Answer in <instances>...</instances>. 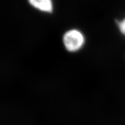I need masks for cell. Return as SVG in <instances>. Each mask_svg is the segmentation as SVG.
Returning a JSON list of instances; mask_svg holds the SVG:
<instances>
[{"label":"cell","mask_w":125,"mask_h":125,"mask_svg":"<svg viewBox=\"0 0 125 125\" xmlns=\"http://www.w3.org/2000/svg\"><path fill=\"white\" fill-rule=\"evenodd\" d=\"M31 5L36 9L45 12H52L53 5L51 0H29Z\"/></svg>","instance_id":"cell-2"},{"label":"cell","mask_w":125,"mask_h":125,"mask_svg":"<svg viewBox=\"0 0 125 125\" xmlns=\"http://www.w3.org/2000/svg\"><path fill=\"white\" fill-rule=\"evenodd\" d=\"M117 26L120 33L125 37V17L117 22Z\"/></svg>","instance_id":"cell-3"},{"label":"cell","mask_w":125,"mask_h":125,"mask_svg":"<svg viewBox=\"0 0 125 125\" xmlns=\"http://www.w3.org/2000/svg\"><path fill=\"white\" fill-rule=\"evenodd\" d=\"M63 42L65 48L70 52H75L83 46L84 42L83 35L77 30L67 31L64 36Z\"/></svg>","instance_id":"cell-1"}]
</instances>
